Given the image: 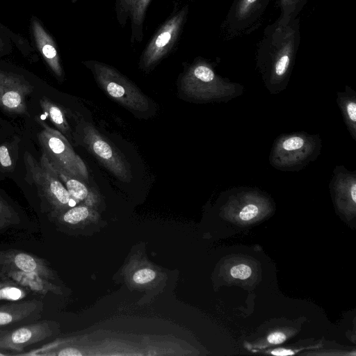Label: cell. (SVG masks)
<instances>
[{
	"instance_id": "18",
	"label": "cell",
	"mask_w": 356,
	"mask_h": 356,
	"mask_svg": "<svg viewBox=\"0 0 356 356\" xmlns=\"http://www.w3.org/2000/svg\"><path fill=\"white\" fill-rule=\"evenodd\" d=\"M49 162L74 200L77 202L86 201L88 203L92 202L94 194L86 186V183L72 177L56 164L50 161Z\"/></svg>"
},
{
	"instance_id": "3",
	"label": "cell",
	"mask_w": 356,
	"mask_h": 356,
	"mask_svg": "<svg viewBox=\"0 0 356 356\" xmlns=\"http://www.w3.org/2000/svg\"><path fill=\"white\" fill-rule=\"evenodd\" d=\"M181 89L188 97L204 101H225L240 95L241 86L218 76L210 63L195 60L183 74Z\"/></svg>"
},
{
	"instance_id": "14",
	"label": "cell",
	"mask_w": 356,
	"mask_h": 356,
	"mask_svg": "<svg viewBox=\"0 0 356 356\" xmlns=\"http://www.w3.org/2000/svg\"><path fill=\"white\" fill-rule=\"evenodd\" d=\"M44 302L33 299L0 305V330L18 324L38 321L43 312Z\"/></svg>"
},
{
	"instance_id": "16",
	"label": "cell",
	"mask_w": 356,
	"mask_h": 356,
	"mask_svg": "<svg viewBox=\"0 0 356 356\" xmlns=\"http://www.w3.org/2000/svg\"><path fill=\"white\" fill-rule=\"evenodd\" d=\"M0 278L3 281H10L15 285L26 288L29 290L46 294L47 292H56V287L36 274L17 270L0 268Z\"/></svg>"
},
{
	"instance_id": "11",
	"label": "cell",
	"mask_w": 356,
	"mask_h": 356,
	"mask_svg": "<svg viewBox=\"0 0 356 356\" xmlns=\"http://www.w3.org/2000/svg\"><path fill=\"white\" fill-rule=\"evenodd\" d=\"M33 86L19 74L0 70V107L13 114L26 113V97Z\"/></svg>"
},
{
	"instance_id": "30",
	"label": "cell",
	"mask_w": 356,
	"mask_h": 356,
	"mask_svg": "<svg viewBox=\"0 0 356 356\" xmlns=\"http://www.w3.org/2000/svg\"><path fill=\"white\" fill-rule=\"evenodd\" d=\"M271 353L275 355H293L294 352L289 349L278 348L273 350Z\"/></svg>"
},
{
	"instance_id": "25",
	"label": "cell",
	"mask_w": 356,
	"mask_h": 356,
	"mask_svg": "<svg viewBox=\"0 0 356 356\" xmlns=\"http://www.w3.org/2000/svg\"><path fill=\"white\" fill-rule=\"evenodd\" d=\"M259 213V209L255 204L245 205L238 213L239 218L243 221H249L255 218Z\"/></svg>"
},
{
	"instance_id": "24",
	"label": "cell",
	"mask_w": 356,
	"mask_h": 356,
	"mask_svg": "<svg viewBox=\"0 0 356 356\" xmlns=\"http://www.w3.org/2000/svg\"><path fill=\"white\" fill-rule=\"evenodd\" d=\"M156 273L150 268H142L137 270L133 275V280L137 284H145L153 280Z\"/></svg>"
},
{
	"instance_id": "7",
	"label": "cell",
	"mask_w": 356,
	"mask_h": 356,
	"mask_svg": "<svg viewBox=\"0 0 356 356\" xmlns=\"http://www.w3.org/2000/svg\"><path fill=\"white\" fill-rule=\"evenodd\" d=\"M188 13V6L184 5L158 29L140 56L139 66L142 70L153 68L172 50L181 34Z\"/></svg>"
},
{
	"instance_id": "1",
	"label": "cell",
	"mask_w": 356,
	"mask_h": 356,
	"mask_svg": "<svg viewBox=\"0 0 356 356\" xmlns=\"http://www.w3.org/2000/svg\"><path fill=\"white\" fill-rule=\"evenodd\" d=\"M300 41L298 18L280 17L265 29L256 55V66L270 94L288 86Z\"/></svg>"
},
{
	"instance_id": "2",
	"label": "cell",
	"mask_w": 356,
	"mask_h": 356,
	"mask_svg": "<svg viewBox=\"0 0 356 356\" xmlns=\"http://www.w3.org/2000/svg\"><path fill=\"white\" fill-rule=\"evenodd\" d=\"M321 148L322 140L318 135L305 131L283 134L274 140L269 162L280 171H299L317 159Z\"/></svg>"
},
{
	"instance_id": "26",
	"label": "cell",
	"mask_w": 356,
	"mask_h": 356,
	"mask_svg": "<svg viewBox=\"0 0 356 356\" xmlns=\"http://www.w3.org/2000/svg\"><path fill=\"white\" fill-rule=\"evenodd\" d=\"M232 277L240 280H245L252 274L251 268L245 264H238L233 266L230 270Z\"/></svg>"
},
{
	"instance_id": "4",
	"label": "cell",
	"mask_w": 356,
	"mask_h": 356,
	"mask_svg": "<svg viewBox=\"0 0 356 356\" xmlns=\"http://www.w3.org/2000/svg\"><path fill=\"white\" fill-rule=\"evenodd\" d=\"M83 63L92 72L98 85L119 104L136 112L149 109L148 98L115 68L97 60Z\"/></svg>"
},
{
	"instance_id": "29",
	"label": "cell",
	"mask_w": 356,
	"mask_h": 356,
	"mask_svg": "<svg viewBox=\"0 0 356 356\" xmlns=\"http://www.w3.org/2000/svg\"><path fill=\"white\" fill-rule=\"evenodd\" d=\"M286 339V335L282 332H273L270 334L268 337V341L271 344H280L283 343Z\"/></svg>"
},
{
	"instance_id": "27",
	"label": "cell",
	"mask_w": 356,
	"mask_h": 356,
	"mask_svg": "<svg viewBox=\"0 0 356 356\" xmlns=\"http://www.w3.org/2000/svg\"><path fill=\"white\" fill-rule=\"evenodd\" d=\"M0 163L5 168L10 167L13 164L8 147L6 145L0 146Z\"/></svg>"
},
{
	"instance_id": "15",
	"label": "cell",
	"mask_w": 356,
	"mask_h": 356,
	"mask_svg": "<svg viewBox=\"0 0 356 356\" xmlns=\"http://www.w3.org/2000/svg\"><path fill=\"white\" fill-rule=\"evenodd\" d=\"M31 24L38 50L54 74L58 78H63V70L54 39L35 17L31 18Z\"/></svg>"
},
{
	"instance_id": "31",
	"label": "cell",
	"mask_w": 356,
	"mask_h": 356,
	"mask_svg": "<svg viewBox=\"0 0 356 356\" xmlns=\"http://www.w3.org/2000/svg\"><path fill=\"white\" fill-rule=\"evenodd\" d=\"M10 284H15L10 281H0V288L7 286V285H10Z\"/></svg>"
},
{
	"instance_id": "12",
	"label": "cell",
	"mask_w": 356,
	"mask_h": 356,
	"mask_svg": "<svg viewBox=\"0 0 356 356\" xmlns=\"http://www.w3.org/2000/svg\"><path fill=\"white\" fill-rule=\"evenodd\" d=\"M152 0H115V11L120 25L129 21L130 40L132 44L143 39V26L147 8Z\"/></svg>"
},
{
	"instance_id": "21",
	"label": "cell",
	"mask_w": 356,
	"mask_h": 356,
	"mask_svg": "<svg viewBox=\"0 0 356 356\" xmlns=\"http://www.w3.org/2000/svg\"><path fill=\"white\" fill-rule=\"evenodd\" d=\"M19 221L16 211L0 196V230L17 224Z\"/></svg>"
},
{
	"instance_id": "8",
	"label": "cell",
	"mask_w": 356,
	"mask_h": 356,
	"mask_svg": "<svg viewBox=\"0 0 356 356\" xmlns=\"http://www.w3.org/2000/svg\"><path fill=\"white\" fill-rule=\"evenodd\" d=\"M82 131L88 150L118 179L129 182L132 179L129 164L115 147L90 124L85 123Z\"/></svg>"
},
{
	"instance_id": "22",
	"label": "cell",
	"mask_w": 356,
	"mask_h": 356,
	"mask_svg": "<svg viewBox=\"0 0 356 356\" xmlns=\"http://www.w3.org/2000/svg\"><path fill=\"white\" fill-rule=\"evenodd\" d=\"M308 0H280V17L295 19Z\"/></svg>"
},
{
	"instance_id": "5",
	"label": "cell",
	"mask_w": 356,
	"mask_h": 356,
	"mask_svg": "<svg viewBox=\"0 0 356 356\" xmlns=\"http://www.w3.org/2000/svg\"><path fill=\"white\" fill-rule=\"evenodd\" d=\"M24 161L27 175L36 186L40 197L50 205L53 212L58 214L65 211L67 207L74 205L75 200L71 197L44 152L40 163L28 152L24 154Z\"/></svg>"
},
{
	"instance_id": "10",
	"label": "cell",
	"mask_w": 356,
	"mask_h": 356,
	"mask_svg": "<svg viewBox=\"0 0 356 356\" xmlns=\"http://www.w3.org/2000/svg\"><path fill=\"white\" fill-rule=\"evenodd\" d=\"M53 322L43 320L24 324L12 330H0V350L22 352L24 348L53 336Z\"/></svg>"
},
{
	"instance_id": "23",
	"label": "cell",
	"mask_w": 356,
	"mask_h": 356,
	"mask_svg": "<svg viewBox=\"0 0 356 356\" xmlns=\"http://www.w3.org/2000/svg\"><path fill=\"white\" fill-rule=\"evenodd\" d=\"M26 296V292L24 288L10 284L0 288V300H20Z\"/></svg>"
},
{
	"instance_id": "32",
	"label": "cell",
	"mask_w": 356,
	"mask_h": 356,
	"mask_svg": "<svg viewBox=\"0 0 356 356\" xmlns=\"http://www.w3.org/2000/svg\"><path fill=\"white\" fill-rule=\"evenodd\" d=\"M9 353H6V350H0V356L8 355Z\"/></svg>"
},
{
	"instance_id": "6",
	"label": "cell",
	"mask_w": 356,
	"mask_h": 356,
	"mask_svg": "<svg viewBox=\"0 0 356 356\" xmlns=\"http://www.w3.org/2000/svg\"><path fill=\"white\" fill-rule=\"evenodd\" d=\"M38 122L43 129L38 134V138L48 159L72 177L89 184L87 168L66 138L45 122Z\"/></svg>"
},
{
	"instance_id": "13",
	"label": "cell",
	"mask_w": 356,
	"mask_h": 356,
	"mask_svg": "<svg viewBox=\"0 0 356 356\" xmlns=\"http://www.w3.org/2000/svg\"><path fill=\"white\" fill-rule=\"evenodd\" d=\"M0 268L34 273L48 280L54 279V273L44 259L17 250H0Z\"/></svg>"
},
{
	"instance_id": "28",
	"label": "cell",
	"mask_w": 356,
	"mask_h": 356,
	"mask_svg": "<svg viewBox=\"0 0 356 356\" xmlns=\"http://www.w3.org/2000/svg\"><path fill=\"white\" fill-rule=\"evenodd\" d=\"M11 43L6 35V33H0V56L7 54L11 49Z\"/></svg>"
},
{
	"instance_id": "19",
	"label": "cell",
	"mask_w": 356,
	"mask_h": 356,
	"mask_svg": "<svg viewBox=\"0 0 356 356\" xmlns=\"http://www.w3.org/2000/svg\"><path fill=\"white\" fill-rule=\"evenodd\" d=\"M40 104L44 114L58 129L65 135H69L70 129L65 115L61 108L56 103L43 97Z\"/></svg>"
},
{
	"instance_id": "17",
	"label": "cell",
	"mask_w": 356,
	"mask_h": 356,
	"mask_svg": "<svg viewBox=\"0 0 356 356\" xmlns=\"http://www.w3.org/2000/svg\"><path fill=\"white\" fill-rule=\"evenodd\" d=\"M337 103L351 137L356 141V92L346 86L345 91L337 92Z\"/></svg>"
},
{
	"instance_id": "20",
	"label": "cell",
	"mask_w": 356,
	"mask_h": 356,
	"mask_svg": "<svg viewBox=\"0 0 356 356\" xmlns=\"http://www.w3.org/2000/svg\"><path fill=\"white\" fill-rule=\"evenodd\" d=\"M90 215V209L86 206H77L66 209L60 215L61 220L69 225H76L85 220Z\"/></svg>"
},
{
	"instance_id": "9",
	"label": "cell",
	"mask_w": 356,
	"mask_h": 356,
	"mask_svg": "<svg viewBox=\"0 0 356 356\" xmlns=\"http://www.w3.org/2000/svg\"><path fill=\"white\" fill-rule=\"evenodd\" d=\"M270 0H234L224 22L230 37L250 32L256 28Z\"/></svg>"
}]
</instances>
